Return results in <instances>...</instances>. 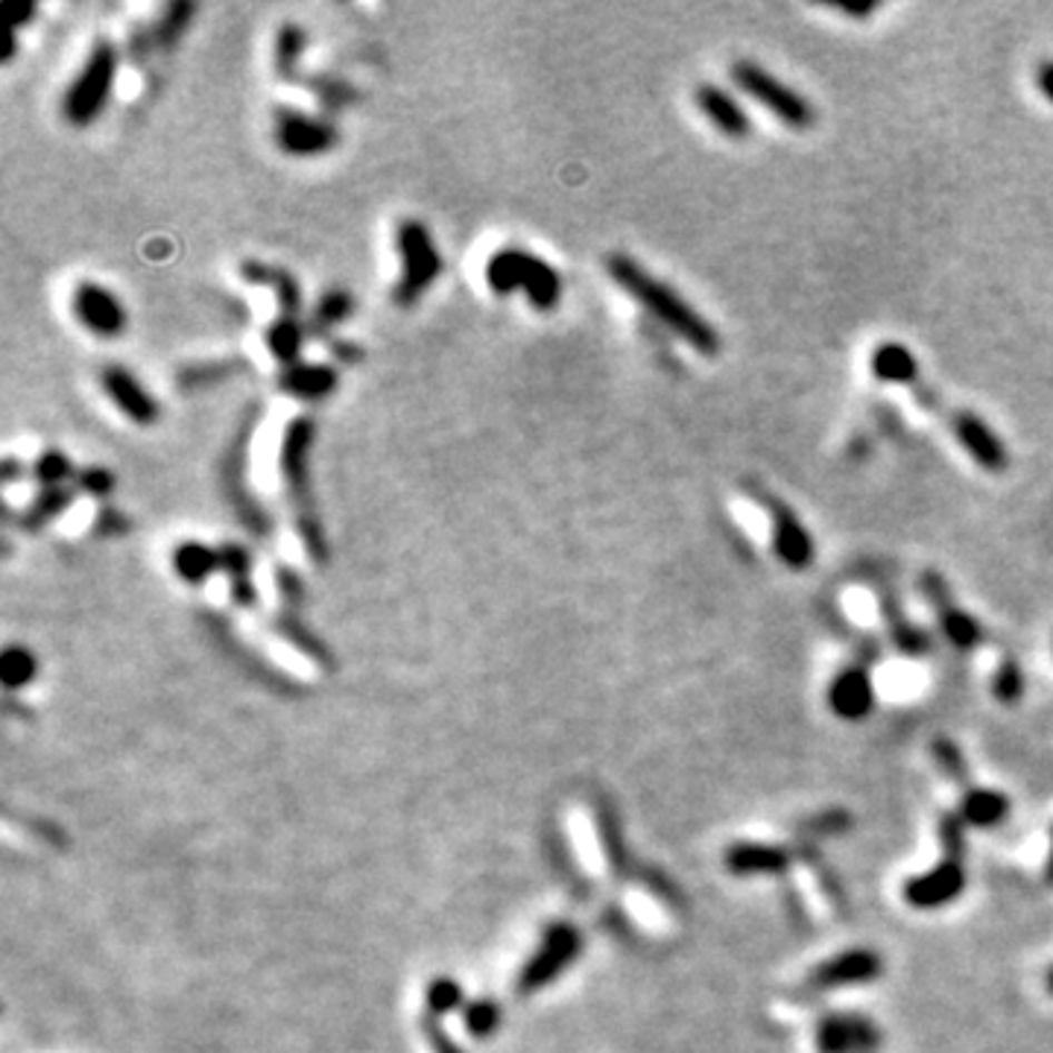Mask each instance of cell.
<instances>
[{
	"mask_svg": "<svg viewBox=\"0 0 1053 1053\" xmlns=\"http://www.w3.org/2000/svg\"><path fill=\"white\" fill-rule=\"evenodd\" d=\"M606 273L612 276V282L623 293L641 302L647 314L656 316L677 337H682L693 352L706 354V357H715L720 352V334L715 331V325L708 323L702 314H697L673 287H668L661 278L650 276L636 258L614 252V255L606 258Z\"/></svg>",
	"mask_w": 1053,
	"mask_h": 1053,
	"instance_id": "6da1fadb",
	"label": "cell"
},
{
	"mask_svg": "<svg viewBox=\"0 0 1053 1053\" xmlns=\"http://www.w3.org/2000/svg\"><path fill=\"white\" fill-rule=\"evenodd\" d=\"M314 419L296 416L291 425L284 427L282 451H278V469H282L284 486L291 495L293 512H296V526H299L302 544L307 553L323 562L325 559V535L323 524L316 519V503L311 495V451H314Z\"/></svg>",
	"mask_w": 1053,
	"mask_h": 1053,
	"instance_id": "7a4b0ae2",
	"label": "cell"
},
{
	"mask_svg": "<svg viewBox=\"0 0 1053 1053\" xmlns=\"http://www.w3.org/2000/svg\"><path fill=\"white\" fill-rule=\"evenodd\" d=\"M486 287L498 296L521 291L535 311H553L562 299V278L544 258L515 246L492 252L483 267Z\"/></svg>",
	"mask_w": 1053,
	"mask_h": 1053,
	"instance_id": "3957f363",
	"label": "cell"
},
{
	"mask_svg": "<svg viewBox=\"0 0 1053 1053\" xmlns=\"http://www.w3.org/2000/svg\"><path fill=\"white\" fill-rule=\"evenodd\" d=\"M118 77V50L106 39L95 41L86 62L62 95V118L73 126L95 124L102 106L109 102L111 86Z\"/></svg>",
	"mask_w": 1053,
	"mask_h": 1053,
	"instance_id": "277c9868",
	"label": "cell"
},
{
	"mask_svg": "<svg viewBox=\"0 0 1053 1053\" xmlns=\"http://www.w3.org/2000/svg\"><path fill=\"white\" fill-rule=\"evenodd\" d=\"M395 249H398V260H402V273L395 282L393 302L410 307L416 305L440 278L442 255L433 244L431 228L419 220H404L395 228Z\"/></svg>",
	"mask_w": 1053,
	"mask_h": 1053,
	"instance_id": "5b68a950",
	"label": "cell"
},
{
	"mask_svg": "<svg viewBox=\"0 0 1053 1053\" xmlns=\"http://www.w3.org/2000/svg\"><path fill=\"white\" fill-rule=\"evenodd\" d=\"M939 837H943L945 857L943 864L931 869L928 875L907 880L904 898L919 907V911H934L943 904L954 902L963 893L966 873H963V819L959 814H945L939 819Z\"/></svg>",
	"mask_w": 1053,
	"mask_h": 1053,
	"instance_id": "8992f818",
	"label": "cell"
},
{
	"mask_svg": "<svg viewBox=\"0 0 1053 1053\" xmlns=\"http://www.w3.org/2000/svg\"><path fill=\"white\" fill-rule=\"evenodd\" d=\"M731 79L740 91H747L755 102H761L764 109L772 111L778 120L790 129H810L817 124V111L805 100L796 88L785 86L781 79L772 77L770 71H764L761 65L740 59L731 65Z\"/></svg>",
	"mask_w": 1053,
	"mask_h": 1053,
	"instance_id": "52a82bcc",
	"label": "cell"
},
{
	"mask_svg": "<svg viewBox=\"0 0 1053 1053\" xmlns=\"http://www.w3.org/2000/svg\"><path fill=\"white\" fill-rule=\"evenodd\" d=\"M752 498L761 503L767 515H770V526H772V551L776 557L785 562L790 571H805V568L814 562V539H810L808 526L799 521L790 506H787L781 498H776L772 492L761 486H749Z\"/></svg>",
	"mask_w": 1053,
	"mask_h": 1053,
	"instance_id": "ba28073f",
	"label": "cell"
},
{
	"mask_svg": "<svg viewBox=\"0 0 1053 1053\" xmlns=\"http://www.w3.org/2000/svg\"><path fill=\"white\" fill-rule=\"evenodd\" d=\"M273 138H276L278 150L287 152V156H323V152L334 150V144H337V126L331 120L284 106L273 115Z\"/></svg>",
	"mask_w": 1053,
	"mask_h": 1053,
	"instance_id": "9c48e42d",
	"label": "cell"
},
{
	"mask_svg": "<svg viewBox=\"0 0 1053 1053\" xmlns=\"http://www.w3.org/2000/svg\"><path fill=\"white\" fill-rule=\"evenodd\" d=\"M71 311L77 323L95 334V337L111 339L126 331V311L111 291L97 282H79L71 293Z\"/></svg>",
	"mask_w": 1053,
	"mask_h": 1053,
	"instance_id": "30bf717a",
	"label": "cell"
},
{
	"mask_svg": "<svg viewBox=\"0 0 1053 1053\" xmlns=\"http://www.w3.org/2000/svg\"><path fill=\"white\" fill-rule=\"evenodd\" d=\"M922 591H925L931 609H934L936 618H939V627H943L945 638H948L957 650H975L983 641L981 623H977L963 606L954 603L952 589H948V582L943 580V574H936V571L922 574Z\"/></svg>",
	"mask_w": 1053,
	"mask_h": 1053,
	"instance_id": "8fae6325",
	"label": "cell"
},
{
	"mask_svg": "<svg viewBox=\"0 0 1053 1053\" xmlns=\"http://www.w3.org/2000/svg\"><path fill=\"white\" fill-rule=\"evenodd\" d=\"M948 427H952L959 445H963V451H966L981 469L998 474L1010 465V454H1006L1004 442L998 440V433L992 431L977 413H972V410H957V413L948 416Z\"/></svg>",
	"mask_w": 1053,
	"mask_h": 1053,
	"instance_id": "7c38bea8",
	"label": "cell"
},
{
	"mask_svg": "<svg viewBox=\"0 0 1053 1053\" xmlns=\"http://www.w3.org/2000/svg\"><path fill=\"white\" fill-rule=\"evenodd\" d=\"M100 384L109 395V402L124 413L129 422L135 425H152L158 419V402L152 398V393L147 386L132 375V372L126 370V366H106L100 375Z\"/></svg>",
	"mask_w": 1053,
	"mask_h": 1053,
	"instance_id": "4fadbf2b",
	"label": "cell"
},
{
	"mask_svg": "<svg viewBox=\"0 0 1053 1053\" xmlns=\"http://www.w3.org/2000/svg\"><path fill=\"white\" fill-rule=\"evenodd\" d=\"M880 957L875 952H846L831 957L828 963L817 966L805 981L808 992H828L843 990V986H857V983H869L880 975Z\"/></svg>",
	"mask_w": 1053,
	"mask_h": 1053,
	"instance_id": "5bb4252c",
	"label": "cell"
},
{
	"mask_svg": "<svg viewBox=\"0 0 1053 1053\" xmlns=\"http://www.w3.org/2000/svg\"><path fill=\"white\" fill-rule=\"evenodd\" d=\"M693 100H697L702 115L711 120V126L720 129L726 138L740 141V138H747V135L752 132V120H749L744 106H740L726 88L715 86V82H702V86H697V91H693Z\"/></svg>",
	"mask_w": 1053,
	"mask_h": 1053,
	"instance_id": "9a60e30c",
	"label": "cell"
},
{
	"mask_svg": "<svg viewBox=\"0 0 1053 1053\" xmlns=\"http://www.w3.org/2000/svg\"><path fill=\"white\" fill-rule=\"evenodd\" d=\"M828 702H831L834 715L843 717V720H860V717L869 715L875 702L869 670L864 665H855V668L837 673V679L828 688Z\"/></svg>",
	"mask_w": 1053,
	"mask_h": 1053,
	"instance_id": "2e32d148",
	"label": "cell"
},
{
	"mask_svg": "<svg viewBox=\"0 0 1053 1053\" xmlns=\"http://www.w3.org/2000/svg\"><path fill=\"white\" fill-rule=\"evenodd\" d=\"M246 433H249V425L244 427L240 440H237L235 449H232V460H235V463L226 465V489H228V498H232V503H235L237 515H240V521H244L249 530H255V533H267L269 519L264 515V510H260L258 503H255V498L246 492V480H244Z\"/></svg>",
	"mask_w": 1053,
	"mask_h": 1053,
	"instance_id": "e0dca14e",
	"label": "cell"
},
{
	"mask_svg": "<svg viewBox=\"0 0 1053 1053\" xmlns=\"http://www.w3.org/2000/svg\"><path fill=\"white\" fill-rule=\"evenodd\" d=\"M875 1027L864 1018H852V1015H834L828 1022H823L817 1033L819 1047L826 1053H864L875 1045Z\"/></svg>",
	"mask_w": 1053,
	"mask_h": 1053,
	"instance_id": "ac0fdd59",
	"label": "cell"
},
{
	"mask_svg": "<svg viewBox=\"0 0 1053 1053\" xmlns=\"http://www.w3.org/2000/svg\"><path fill=\"white\" fill-rule=\"evenodd\" d=\"M337 370L325 363H293L278 375V386L284 393L305 398V402H319L325 395L337 390Z\"/></svg>",
	"mask_w": 1053,
	"mask_h": 1053,
	"instance_id": "d6986e66",
	"label": "cell"
},
{
	"mask_svg": "<svg viewBox=\"0 0 1053 1053\" xmlns=\"http://www.w3.org/2000/svg\"><path fill=\"white\" fill-rule=\"evenodd\" d=\"M726 866L735 875H781L787 869V852L761 843H738L726 852Z\"/></svg>",
	"mask_w": 1053,
	"mask_h": 1053,
	"instance_id": "ffe728a7",
	"label": "cell"
},
{
	"mask_svg": "<svg viewBox=\"0 0 1053 1053\" xmlns=\"http://www.w3.org/2000/svg\"><path fill=\"white\" fill-rule=\"evenodd\" d=\"M873 372L880 384L916 386L919 384V361L902 343H880L873 352Z\"/></svg>",
	"mask_w": 1053,
	"mask_h": 1053,
	"instance_id": "44dd1931",
	"label": "cell"
},
{
	"mask_svg": "<svg viewBox=\"0 0 1053 1053\" xmlns=\"http://www.w3.org/2000/svg\"><path fill=\"white\" fill-rule=\"evenodd\" d=\"M880 614H884V623L889 629V638H893V644L898 647L907 656H922V652H928L931 638L928 632L922 627H916L913 621H907V614L902 612V606L893 594H880Z\"/></svg>",
	"mask_w": 1053,
	"mask_h": 1053,
	"instance_id": "7402d4cb",
	"label": "cell"
},
{
	"mask_svg": "<svg viewBox=\"0 0 1053 1053\" xmlns=\"http://www.w3.org/2000/svg\"><path fill=\"white\" fill-rule=\"evenodd\" d=\"M217 568H223L220 551H214V548H208V544L203 542H181L174 551V571L185 582L199 585V582L208 580Z\"/></svg>",
	"mask_w": 1053,
	"mask_h": 1053,
	"instance_id": "603a6c76",
	"label": "cell"
},
{
	"mask_svg": "<svg viewBox=\"0 0 1053 1053\" xmlns=\"http://www.w3.org/2000/svg\"><path fill=\"white\" fill-rule=\"evenodd\" d=\"M1006 814H1010V803L998 790H966L959 803V819L968 826L992 828L998 826Z\"/></svg>",
	"mask_w": 1053,
	"mask_h": 1053,
	"instance_id": "cb8c5ba5",
	"label": "cell"
},
{
	"mask_svg": "<svg viewBox=\"0 0 1053 1053\" xmlns=\"http://www.w3.org/2000/svg\"><path fill=\"white\" fill-rule=\"evenodd\" d=\"M302 346H305V331L296 323V316H278L276 323L269 325L267 348L284 370L293 366V363H299Z\"/></svg>",
	"mask_w": 1053,
	"mask_h": 1053,
	"instance_id": "d4e9b609",
	"label": "cell"
},
{
	"mask_svg": "<svg viewBox=\"0 0 1053 1053\" xmlns=\"http://www.w3.org/2000/svg\"><path fill=\"white\" fill-rule=\"evenodd\" d=\"M71 501H73L71 489H65V486L41 489L39 495L30 501V506L21 512V526H27V530H41V526H48L50 521L59 519V515L71 506Z\"/></svg>",
	"mask_w": 1053,
	"mask_h": 1053,
	"instance_id": "484cf974",
	"label": "cell"
},
{
	"mask_svg": "<svg viewBox=\"0 0 1053 1053\" xmlns=\"http://www.w3.org/2000/svg\"><path fill=\"white\" fill-rule=\"evenodd\" d=\"M574 948H577V939L571 931H565V934H553L548 952L539 957L533 972H526V983H539V981H544V977H551L559 966H565L568 957L574 954Z\"/></svg>",
	"mask_w": 1053,
	"mask_h": 1053,
	"instance_id": "4316f807",
	"label": "cell"
},
{
	"mask_svg": "<svg viewBox=\"0 0 1053 1053\" xmlns=\"http://www.w3.org/2000/svg\"><path fill=\"white\" fill-rule=\"evenodd\" d=\"M352 314H354L352 293L343 291V287H334V291L323 293V296H319V302H316L314 325H316V328H331V325L346 323Z\"/></svg>",
	"mask_w": 1053,
	"mask_h": 1053,
	"instance_id": "83f0119b",
	"label": "cell"
},
{
	"mask_svg": "<svg viewBox=\"0 0 1053 1053\" xmlns=\"http://www.w3.org/2000/svg\"><path fill=\"white\" fill-rule=\"evenodd\" d=\"M302 48H305V32L296 24H284L276 36V50H273L278 77H291L296 62H299Z\"/></svg>",
	"mask_w": 1053,
	"mask_h": 1053,
	"instance_id": "f1b7e54d",
	"label": "cell"
},
{
	"mask_svg": "<svg viewBox=\"0 0 1053 1053\" xmlns=\"http://www.w3.org/2000/svg\"><path fill=\"white\" fill-rule=\"evenodd\" d=\"M32 474L41 483V489H59L65 486V480L73 478V463L62 451L50 449L32 463Z\"/></svg>",
	"mask_w": 1053,
	"mask_h": 1053,
	"instance_id": "f546056e",
	"label": "cell"
},
{
	"mask_svg": "<svg viewBox=\"0 0 1053 1053\" xmlns=\"http://www.w3.org/2000/svg\"><path fill=\"white\" fill-rule=\"evenodd\" d=\"M992 691H995V697H998L1001 702H1006V706H1013V702L1022 700L1024 679H1022V670H1018V665H1015L1013 659L1001 661L998 673H995V682H992Z\"/></svg>",
	"mask_w": 1053,
	"mask_h": 1053,
	"instance_id": "4dcf8cb0",
	"label": "cell"
},
{
	"mask_svg": "<svg viewBox=\"0 0 1053 1053\" xmlns=\"http://www.w3.org/2000/svg\"><path fill=\"white\" fill-rule=\"evenodd\" d=\"M190 16H194V3H170L156 27L158 45H174L181 32H185V27H188Z\"/></svg>",
	"mask_w": 1053,
	"mask_h": 1053,
	"instance_id": "1f68e13d",
	"label": "cell"
},
{
	"mask_svg": "<svg viewBox=\"0 0 1053 1053\" xmlns=\"http://www.w3.org/2000/svg\"><path fill=\"white\" fill-rule=\"evenodd\" d=\"M934 758H936V764L943 767L945 776L954 778V781L963 787L968 785L966 761H963V755H959V749L954 747L952 740H934Z\"/></svg>",
	"mask_w": 1053,
	"mask_h": 1053,
	"instance_id": "d6a6232c",
	"label": "cell"
},
{
	"mask_svg": "<svg viewBox=\"0 0 1053 1053\" xmlns=\"http://www.w3.org/2000/svg\"><path fill=\"white\" fill-rule=\"evenodd\" d=\"M32 670H36V661H32L30 652L18 650V647L7 650V656H3V679L9 685L30 682Z\"/></svg>",
	"mask_w": 1053,
	"mask_h": 1053,
	"instance_id": "836d02e7",
	"label": "cell"
},
{
	"mask_svg": "<svg viewBox=\"0 0 1053 1053\" xmlns=\"http://www.w3.org/2000/svg\"><path fill=\"white\" fill-rule=\"evenodd\" d=\"M111 483H115V478H111L106 469H100V465H91V469L77 474V486L82 489L86 495H109Z\"/></svg>",
	"mask_w": 1053,
	"mask_h": 1053,
	"instance_id": "e575fe53",
	"label": "cell"
},
{
	"mask_svg": "<svg viewBox=\"0 0 1053 1053\" xmlns=\"http://www.w3.org/2000/svg\"><path fill=\"white\" fill-rule=\"evenodd\" d=\"M32 12H36V7H32V3H24V0H7V7H3L7 24L12 27V30H18L21 24H27Z\"/></svg>",
	"mask_w": 1053,
	"mask_h": 1053,
	"instance_id": "d590c367",
	"label": "cell"
},
{
	"mask_svg": "<svg viewBox=\"0 0 1053 1053\" xmlns=\"http://www.w3.org/2000/svg\"><path fill=\"white\" fill-rule=\"evenodd\" d=\"M826 7L834 9V12H843V16H849V18H869L875 9H878V3H875V0H860V3L843 0V3H826Z\"/></svg>",
	"mask_w": 1053,
	"mask_h": 1053,
	"instance_id": "8d00e7d4",
	"label": "cell"
},
{
	"mask_svg": "<svg viewBox=\"0 0 1053 1053\" xmlns=\"http://www.w3.org/2000/svg\"><path fill=\"white\" fill-rule=\"evenodd\" d=\"M1036 86H1039V91H1042V95H1045L1047 100L1053 102V59H1047V62L1039 65Z\"/></svg>",
	"mask_w": 1053,
	"mask_h": 1053,
	"instance_id": "74e56055",
	"label": "cell"
},
{
	"mask_svg": "<svg viewBox=\"0 0 1053 1053\" xmlns=\"http://www.w3.org/2000/svg\"><path fill=\"white\" fill-rule=\"evenodd\" d=\"M334 352H337L343 361H357V357H361V354H357L361 348L348 346V343H334Z\"/></svg>",
	"mask_w": 1053,
	"mask_h": 1053,
	"instance_id": "f35d334b",
	"label": "cell"
},
{
	"mask_svg": "<svg viewBox=\"0 0 1053 1053\" xmlns=\"http://www.w3.org/2000/svg\"><path fill=\"white\" fill-rule=\"evenodd\" d=\"M16 478H18V463H16V460H7V463H3V480H7V483H12Z\"/></svg>",
	"mask_w": 1053,
	"mask_h": 1053,
	"instance_id": "ab89813d",
	"label": "cell"
},
{
	"mask_svg": "<svg viewBox=\"0 0 1053 1053\" xmlns=\"http://www.w3.org/2000/svg\"><path fill=\"white\" fill-rule=\"evenodd\" d=\"M1047 880L1053 884V846H1051V860H1047Z\"/></svg>",
	"mask_w": 1053,
	"mask_h": 1053,
	"instance_id": "60d3db41",
	"label": "cell"
},
{
	"mask_svg": "<svg viewBox=\"0 0 1053 1053\" xmlns=\"http://www.w3.org/2000/svg\"><path fill=\"white\" fill-rule=\"evenodd\" d=\"M1047 990L1053 992V968H1051V972H1047Z\"/></svg>",
	"mask_w": 1053,
	"mask_h": 1053,
	"instance_id": "b9f144b4",
	"label": "cell"
}]
</instances>
